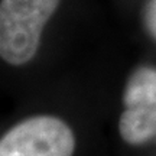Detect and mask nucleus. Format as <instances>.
<instances>
[{"label":"nucleus","instance_id":"f03ea898","mask_svg":"<svg viewBox=\"0 0 156 156\" xmlns=\"http://www.w3.org/2000/svg\"><path fill=\"white\" fill-rule=\"evenodd\" d=\"M75 136L55 116H34L7 130L0 139V156H73Z\"/></svg>","mask_w":156,"mask_h":156},{"label":"nucleus","instance_id":"f257e3e1","mask_svg":"<svg viewBox=\"0 0 156 156\" xmlns=\"http://www.w3.org/2000/svg\"><path fill=\"white\" fill-rule=\"evenodd\" d=\"M58 5L59 0H0V58L16 67L28 64Z\"/></svg>","mask_w":156,"mask_h":156},{"label":"nucleus","instance_id":"20e7f679","mask_svg":"<svg viewBox=\"0 0 156 156\" xmlns=\"http://www.w3.org/2000/svg\"><path fill=\"white\" fill-rule=\"evenodd\" d=\"M156 93V69L149 67H142L136 69L129 78L123 101L124 107L134 106Z\"/></svg>","mask_w":156,"mask_h":156},{"label":"nucleus","instance_id":"7ed1b4c3","mask_svg":"<svg viewBox=\"0 0 156 156\" xmlns=\"http://www.w3.org/2000/svg\"><path fill=\"white\" fill-rule=\"evenodd\" d=\"M120 136L130 145L145 143L156 134V93L134 106L126 107L119 122Z\"/></svg>","mask_w":156,"mask_h":156},{"label":"nucleus","instance_id":"39448f33","mask_svg":"<svg viewBox=\"0 0 156 156\" xmlns=\"http://www.w3.org/2000/svg\"><path fill=\"white\" fill-rule=\"evenodd\" d=\"M145 22L153 38H156V0H149L145 10Z\"/></svg>","mask_w":156,"mask_h":156}]
</instances>
